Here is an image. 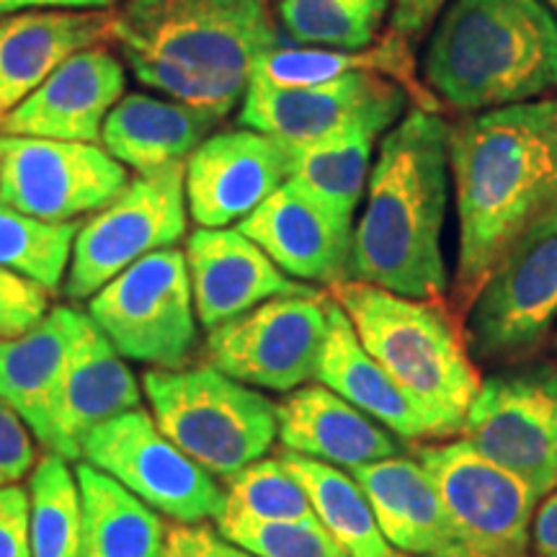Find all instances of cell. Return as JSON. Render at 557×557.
I'll return each mask as SVG.
<instances>
[{"mask_svg":"<svg viewBox=\"0 0 557 557\" xmlns=\"http://www.w3.org/2000/svg\"><path fill=\"white\" fill-rule=\"evenodd\" d=\"M459 250L451 299L468 312L500 253L557 201V94L449 127Z\"/></svg>","mask_w":557,"mask_h":557,"instance_id":"obj_1","label":"cell"},{"mask_svg":"<svg viewBox=\"0 0 557 557\" xmlns=\"http://www.w3.org/2000/svg\"><path fill=\"white\" fill-rule=\"evenodd\" d=\"M449 199V124L436 111H408L382 137L354 227L346 278L413 299L449 287L442 233Z\"/></svg>","mask_w":557,"mask_h":557,"instance_id":"obj_2","label":"cell"},{"mask_svg":"<svg viewBox=\"0 0 557 557\" xmlns=\"http://www.w3.org/2000/svg\"><path fill=\"white\" fill-rule=\"evenodd\" d=\"M431 90L480 114L557 94V18L545 0H455L423 62Z\"/></svg>","mask_w":557,"mask_h":557,"instance_id":"obj_3","label":"cell"},{"mask_svg":"<svg viewBox=\"0 0 557 557\" xmlns=\"http://www.w3.org/2000/svg\"><path fill=\"white\" fill-rule=\"evenodd\" d=\"M331 299L351 320L369 357L426 416L434 436L462 431L483 380L455 318L434 299L403 297L351 278L331 284Z\"/></svg>","mask_w":557,"mask_h":557,"instance_id":"obj_4","label":"cell"},{"mask_svg":"<svg viewBox=\"0 0 557 557\" xmlns=\"http://www.w3.org/2000/svg\"><path fill=\"white\" fill-rule=\"evenodd\" d=\"M111 45L124 58L250 83L256 60L278 45L269 0H124L114 11Z\"/></svg>","mask_w":557,"mask_h":557,"instance_id":"obj_5","label":"cell"},{"mask_svg":"<svg viewBox=\"0 0 557 557\" xmlns=\"http://www.w3.org/2000/svg\"><path fill=\"white\" fill-rule=\"evenodd\" d=\"M143 395L160 431L220 480L267 457L278 436L276 403L212 364L150 369Z\"/></svg>","mask_w":557,"mask_h":557,"instance_id":"obj_6","label":"cell"},{"mask_svg":"<svg viewBox=\"0 0 557 557\" xmlns=\"http://www.w3.org/2000/svg\"><path fill=\"white\" fill-rule=\"evenodd\" d=\"M557 323V201L508 246L468 310L465 341L483 361H519Z\"/></svg>","mask_w":557,"mask_h":557,"instance_id":"obj_7","label":"cell"},{"mask_svg":"<svg viewBox=\"0 0 557 557\" xmlns=\"http://www.w3.org/2000/svg\"><path fill=\"white\" fill-rule=\"evenodd\" d=\"M86 315L127 361L181 369L197 346V310L184 250L163 248L114 276Z\"/></svg>","mask_w":557,"mask_h":557,"instance_id":"obj_8","label":"cell"},{"mask_svg":"<svg viewBox=\"0 0 557 557\" xmlns=\"http://www.w3.org/2000/svg\"><path fill=\"white\" fill-rule=\"evenodd\" d=\"M186 163L135 173L129 184L78 227L70 256L67 299H90L132 263L186 235Z\"/></svg>","mask_w":557,"mask_h":557,"instance_id":"obj_9","label":"cell"},{"mask_svg":"<svg viewBox=\"0 0 557 557\" xmlns=\"http://www.w3.org/2000/svg\"><path fill=\"white\" fill-rule=\"evenodd\" d=\"M81 457L173 524L214 521L225 500L218 478L178 449L148 410H127L96 426Z\"/></svg>","mask_w":557,"mask_h":557,"instance_id":"obj_10","label":"cell"},{"mask_svg":"<svg viewBox=\"0 0 557 557\" xmlns=\"http://www.w3.org/2000/svg\"><path fill=\"white\" fill-rule=\"evenodd\" d=\"M462 434L534 496H549L557 491V367L506 369L480 382Z\"/></svg>","mask_w":557,"mask_h":557,"instance_id":"obj_11","label":"cell"},{"mask_svg":"<svg viewBox=\"0 0 557 557\" xmlns=\"http://www.w3.org/2000/svg\"><path fill=\"white\" fill-rule=\"evenodd\" d=\"M320 292L256 305L207 333V364L253 389L292 393L315 377L329 315Z\"/></svg>","mask_w":557,"mask_h":557,"instance_id":"obj_12","label":"cell"},{"mask_svg":"<svg viewBox=\"0 0 557 557\" xmlns=\"http://www.w3.org/2000/svg\"><path fill=\"white\" fill-rule=\"evenodd\" d=\"M129 184V173L101 145L0 132V201L45 222L99 212Z\"/></svg>","mask_w":557,"mask_h":557,"instance_id":"obj_13","label":"cell"},{"mask_svg":"<svg viewBox=\"0 0 557 557\" xmlns=\"http://www.w3.org/2000/svg\"><path fill=\"white\" fill-rule=\"evenodd\" d=\"M416 459L434 483L459 542L500 557H529L537 496L470 442L418 447Z\"/></svg>","mask_w":557,"mask_h":557,"instance_id":"obj_14","label":"cell"},{"mask_svg":"<svg viewBox=\"0 0 557 557\" xmlns=\"http://www.w3.org/2000/svg\"><path fill=\"white\" fill-rule=\"evenodd\" d=\"M406 101V88L377 73H351L302 88H276L250 81L238 122L240 127L299 148L338 135L354 124L377 122L393 127Z\"/></svg>","mask_w":557,"mask_h":557,"instance_id":"obj_15","label":"cell"},{"mask_svg":"<svg viewBox=\"0 0 557 557\" xmlns=\"http://www.w3.org/2000/svg\"><path fill=\"white\" fill-rule=\"evenodd\" d=\"M289 145L240 127L209 135L186 158V207L199 227L246 220L289 181Z\"/></svg>","mask_w":557,"mask_h":557,"instance_id":"obj_16","label":"cell"},{"mask_svg":"<svg viewBox=\"0 0 557 557\" xmlns=\"http://www.w3.org/2000/svg\"><path fill=\"white\" fill-rule=\"evenodd\" d=\"M127 75L109 45L67 58L41 86L0 122L3 135L101 143L109 111L122 101Z\"/></svg>","mask_w":557,"mask_h":557,"instance_id":"obj_17","label":"cell"},{"mask_svg":"<svg viewBox=\"0 0 557 557\" xmlns=\"http://www.w3.org/2000/svg\"><path fill=\"white\" fill-rule=\"evenodd\" d=\"M139 403L143 387L127 359L83 312L52 406L50 434L41 447L47 455L78 462L90 431L127 410H137Z\"/></svg>","mask_w":557,"mask_h":557,"instance_id":"obj_18","label":"cell"},{"mask_svg":"<svg viewBox=\"0 0 557 557\" xmlns=\"http://www.w3.org/2000/svg\"><path fill=\"white\" fill-rule=\"evenodd\" d=\"M351 220L287 181L240 220L238 230L295 282L331 287L346 278Z\"/></svg>","mask_w":557,"mask_h":557,"instance_id":"obj_19","label":"cell"},{"mask_svg":"<svg viewBox=\"0 0 557 557\" xmlns=\"http://www.w3.org/2000/svg\"><path fill=\"white\" fill-rule=\"evenodd\" d=\"M194 310L207 331L267 299L312 292L284 274L238 227H199L186 238Z\"/></svg>","mask_w":557,"mask_h":557,"instance_id":"obj_20","label":"cell"},{"mask_svg":"<svg viewBox=\"0 0 557 557\" xmlns=\"http://www.w3.org/2000/svg\"><path fill=\"white\" fill-rule=\"evenodd\" d=\"M109 11H24L0 18V122L75 52L109 45Z\"/></svg>","mask_w":557,"mask_h":557,"instance_id":"obj_21","label":"cell"},{"mask_svg":"<svg viewBox=\"0 0 557 557\" xmlns=\"http://www.w3.org/2000/svg\"><path fill=\"white\" fill-rule=\"evenodd\" d=\"M278 442L284 451L333 465L338 470L361 468L398 457L403 447L382 423L361 413L325 385H302L276 406Z\"/></svg>","mask_w":557,"mask_h":557,"instance_id":"obj_22","label":"cell"},{"mask_svg":"<svg viewBox=\"0 0 557 557\" xmlns=\"http://www.w3.org/2000/svg\"><path fill=\"white\" fill-rule=\"evenodd\" d=\"M364 493L389 545L410 557H431L459 537L426 470L410 457H387L348 472Z\"/></svg>","mask_w":557,"mask_h":557,"instance_id":"obj_23","label":"cell"},{"mask_svg":"<svg viewBox=\"0 0 557 557\" xmlns=\"http://www.w3.org/2000/svg\"><path fill=\"white\" fill-rule=\"evenodd\" d=\"M325 315H329V331H325L315 369L320 385L333 389L361 413L374 418L389 434L410 438V442L434 436L426 416L387 377L385 369L369 357L351 320L331 297L325 302Z\"/></svg>","mask_w":557,"mask_h":557,"instance_id":"obj_24","label":"cell"},{"mask_svg":"<svg viewBox=\"0 0 557 557\" xmlns=\"http://www.w3.org/2000/svg\"><path fill=\"white\" fill-rule=\"evenodd\" d=\"M81 315L70 305H60L24 336L0 341V400L29 426L39 444L50 434L52 406Z\"/></svg>","mask_w":557,"mask_h":557,"instance_id":"obj_25","label":"cell"},{"mask_svg":"<svg viewBox=\"0 0 557 557\" xmlns=\"http://www.w3.org/2000/svg\"><path fill=\"white\" fill-rule=\"evenodd\" d=\"M218 124V116L178 101L127 94L109 111L101 127V143L124 169L150 173L173 163H186V158Z\"/></svg>","mask_w":557,"mask_h":557,"instance_id":"obj_26","label":"cell"},{"mask_svg":"<svg viewBox=\"0 0 557 557\" xmlns=\"http://www.w3.org/2000/svg\"><path fill=\"white\" fill-rule=\"evenodd\" d=\"M351 73L389 75L413 96L418 109L436 111L438 101L416 81V62L408 41L389 29L374 47L364 50H325V47H271L256 60L250 81L269 83L276 88L320 86Z\"/></svg>","mask_w":557,"mask_h":557,"instance_id":"obj_27","label":"cell"},{"mask_svg":"<svg viewBox=\"0 0 557 557\" xmlns=\"http://www.w3.org/2000/svg\"><path fill=\"white\" fill-rule=\"evenodd\" d=\"M83 498L81 557H163L169 524L114 478L75 465Z\"/></svg>","mask_w":557,"mask_h":557,"instance_id":"obj_28","label":"cell"},{"mask_svg":"<svg viewBox=\"0 0 557 557\" xmlns=\"http://www.w3.org/2000/svg\"><path fill=\"white\" fill-rule=\"evenodd\" d=\"M385 124H354L312 145H289V181L312 197L354 218L372 171V150Z\"/></svg>","mask_w":557,"mask_h":557,"instance_id":"obj_29","label":"cell"},{"mask_svg":"<svg viewBox=\"0 0 557 557\" xmlns=\"http://www.w3.org/2000/svg\"><path fill=\"white\" fill-rule=\"evenodd\" d=\"M284 462L308 491L320 524L348 557H410L389 545L361 487L348 472L282 451Z\"/></svg>","mask_w":557,"mask_h":557,"instance_id":"obj_30","label":"cell"},{"mask_svg":"<svg viewBox=\"0 0 557 557\" xmlns=\"http://www.w3.org/2000/svg\"><path fill=\"white\" fill-rule=\"evenodd\" d=\"M225 483V500L214 524H297L318 519L308 491L282 455L263 457Z\"/></svg>","mask_w":557,"mask_h":557,"instance_id":"obj_31","label":"cell"},{"mask_svg":"<svg viewBox=\"0 0 557 557\" xmlns=\"http://www.w3.org/2000/svg\"><path fill=\"white\" fill-rule=\"evenodd\" d=\"M32 557H81L83 498L67 459L45 455L29 475Z\"/></svg>","mask_w":557,"mask_h":557,"instance_id":"obj_32","label":"cell"},{"mask_svg":"<svg viewBox=\"0 0 557 557\" xmlns=\"http://www.w3.org/2000/svg\"><path fill=\"white\" fill-rule=\"evenodd\" d=\"M389 0H278L276 18L297 47L364 50L377 39Z\"/></svg>","mask_w":557,"mask_h":557,"instance_id":"obj_33","label":"cell"},{"mask_svg":"<svg viewBox=\"0 0 557 557\" xmlns=\"http://www.w3.org/2000/svg\"><path fill=\"white\" fill-rule=\"evenodd\" d=\"M78 222H45L0 201V269H9L47 292H58L67 274Z\"/></svg>","mask_w":557,"mask_h":557,"instance_id":"obj_34","label":"cell"},{"mask_svg":"<svg viewBox=\"0 0 557 557\" xmlns=\"http://www.w3.org/2000/svg\"><path fill=\"white\" fill-rule=\"evenodd\" d=\"M135 78L158 94L163 99L178 101L184 107L199 109L205 114L218 116L222 122L238 103H243L248 86L246 83L222 81L212 78V75L194 73V70L169 65L160 60H145V58H124Z\"/></svg>","mask_w":557,"mask_h":557,"instance_id":"obj_35","label":"cell"},{"mask_svg":"<svg viewBox=\"0 0 557 557\" xmlns=\"http://www.w3.org/2000/svg\"><path fill=\"white\" fill-rule=\"evenodd\" d=\"M222 537L259 557H348L320 521L297 524H214Z\"/></svg>","mask_w":557,"mask_h":557,"instance_id":"obj_36","label":"cell"},{"mask_svg":"<svg viewBox=\"0 0 557 557\" xmlns=\"http://www.w3.org/2000/svg\"><path fill=\"white\" fill-rule=\"evenodd\" d=\"M52 310V292L32 278L0 269V341L24 336Z\"/></svg>","mask_w":557,"mask_h":557,"instance_id":"obj_37","label":"cell"},{"mask_svg":"<svg viewBox=\"0 0 557 557\" xmlns=\"http://www.w3.org/2000/svg\"><path fill=\"white\" fill-rule=\"evenodd\" d=\"M37 459L29 426L0 400V487L16 485L32 475Z\"/></svg>","mask_w":557,"mask_h":557,"instance_id":"obj_38","label":"cell"},{"mask_svg":"<svg viewBox=\"0 0 557 557\" xmlns=\"http://www.w3.org/2000/svg\"><path fill=\"white\" fill-rule=\"evenodd\" d=\"M163 557H259L250 549L222 537L218 527L207 524H171L165 534Z\"/></svg>","mask_w":557,"mask_h":557,"instance_id":"obj_39","label":"cell"},{"mask_svg":"<svg viewBox=\"0 0 557 557\" xmlns=\"http://www.w3.org/2000/svg\"><path fill=\"white\" fill-rule=\"evenodd\" d=\"M0 557H32L29 491L21 483L0 487Z\"/></svg>","mask_w":557,"mask_h":557,"instance_id":"obj_40","label":"cell"},{"mask_svg":"<svg viewBox=\"0 0 557 557\" xmlns=\"http://www.w3.org/2000/svg\"><path fill=\"white\" fill-rule=\"evenodd\" d=\"M449 0H393V32L403 39H418L442 16Z\"/></svg>","mask_w":557,"mask_h":557,"instance_id":"obj_41","label":"cell"},{"mask_svg":"<svg viewBox=\"0 0 557 557\" xmlns=\"http://www.w3.org/2000/svg\"><path fill=\"white\" fill-rule=\"evenodd\" d=\"M532 545L537 557H557V491L545 496L532 521Z\"/></svg>","mask_w":557,"mask_h":557,"instance_id":"obj_42","label":"cell"},{"mask_svg":"<svg viewBox=\"0 0 557 557\" xmlns=\"http://www.w3.org/2000/svg\"><path fill=\"white\" fill-rule=\"evenodd\" d=\"M116 0H0V16L24 11H109Z\"/></svg>","mask_w":557,"mask_h":557,"instance_id":"obj_43","label":"cell"},{"mask_svg":"<svg viewBox=\"0 0 557 557\" xmlns=\"http://www.w3.org/2000/svg\"><path fill=\"white\" fill-rule=\"evenodd\" d=\"M431 557H500V555H491V553H480V549L465 545V542H457L455 547L444 549V553L431 555Z\"/></svg>","mask_w":557,"mask_h":557,"instance_id":"obj_44","label":"cell"},{"mask_svg":"<svg viewBox=\"0 0 557 557\" xmlns=\"http://www.w3.org/2000/svg\"><path fill=\"white\" fill-rule=\"evenodd\" d=\"M545 3L549 5V11H553L555 16H557V0H545Z\"/></svg>","mask_w":557,"mask_h":557,"instance_id":"obj_45","label":"cell"},{"mask_svg":"<svg viewBox=\"0 0 557 557\" xmlns=\"http://www.w3.org/2000/svg\"><path fill=\"white\" fill-rule=\"evenodd\" d=\"M555 346H557V333H555Z\"/></svg>","mask_w":557,"mask_h":557,"instance_id":"obj_46","label":"cell"}]
</instances>
